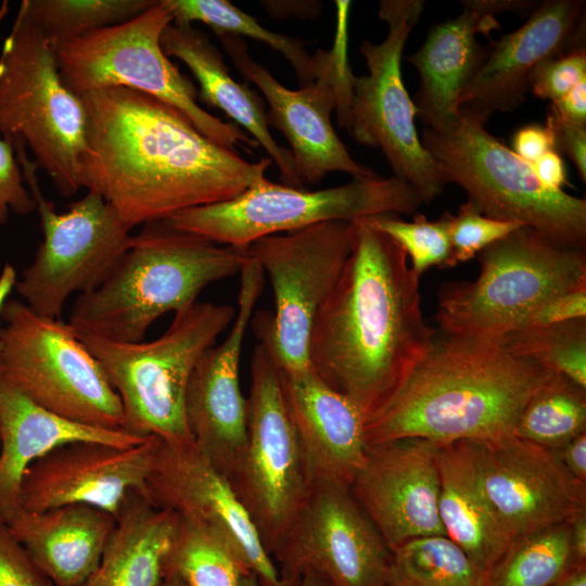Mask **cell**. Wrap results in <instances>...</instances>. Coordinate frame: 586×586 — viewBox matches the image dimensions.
I'll list each match as a JSON object with an SVG mask.
<instances>
[{
  "instance_id": "obj_1",
  "label": "cell",
  "mask_w": 586,
  "mask_h": 586,
  "mask_svg": "<svg viewBox=\"0 0 586 586\" xmlns=\"http://www.w3.org/2000/svg\"><path fill=\"white\" fill-rule=\"evenodd\" d=\"M79 97L88 116L81 187L101 195L129 229L230 200L266 178L272 164L244 160L145 93L110 87Z\"/></svg>"
},
{
  "instance_id": "obj_2",
  "label": "cell",
  "mask_w": 586,
  "mask_h": 586,
  "mask_svg": "<svg viewBox=\"0 0 586 586\" xmlns=\"http://www.w3.org/2000/svg\"><path fill=\"white\" fill-rule=\"evenodd\" d=\"M319 309L308 343L313 370L368 415L436 339L422 316L419 279L404 250L362 218Z\"/></svg>"
},
{
  "instance_id": "obj_3",
  "label": "cell",
  "mask_w": 586,
  "mask_h": 586,
  "mask_svg": "<svg viewBox=\"0 0 586 586\" xmlns=\"http://www.w3.org/2000/svg\"><path fill=\"white\" fill-rule=\"evenodd\" d=\"M551 373L500 342L436 336L426 355L368 415L367 443L512 436L525 405Z\"/></svg>"
},
{
  "instance_id": "obj_4",
  "label": "cell",
  "mask_w": 586,
  "mask_h": 586,
  "mask_svg": "<svg viewBox=\"0 0 586 586\" xmlns=\"http://www.w3.org/2000/svg\"><path fill=\"white\" fill-rule=\"evenodd\" d=\"M246 250L220 245L175 227L143 225L104 282L77 296L68 323L119 342H141L166 313L194 305L209 284L241 272Z\"/></svg>"
},
{
  "instance_id": "obj_5",
  "label": "cell",
  "mask_w": 586,
  "mask_h": 586,
  "mask_svg": "<svg viewBox=\"0 0 586 586\" xmlns=\"http://www.w3.org/2000/svg\"><path fill=\"white\" fill-rule=\"evenodd\" d=\"M234 317L235 309L230 305L196 302L176 313L160 337L136 343L71 327L97 358L118 395L124 430L183 444L192 442L184 410L192 370Z\"/></svg>"
},
{
  "instance_id": "obj_6",
  "label": "cell",
  "mask_w": 586,
  "mask_h": 586,
  "mask_svg": "<svg viewBox=\"0 0 586 586\" xmlns=\"http://www.w3.org/2000/svg\"><path fill=\"white\" fill-rule=\"evenodd\" d=\"M479 276L445 283L436 322L446 336L499 342L548 298L586 285L585 247L522 226L477 254Z\"/></svg>"
},
{
  "instance_id": "obj_7",
  "label": "cell",
  "mask_w": 586,
  "mask_h": 586,
  "mask_svg": "<svg viewBox=\"0 0 586 586\" xmlns=\"http://www.w3.org/2000/svg\"><path fill=\"white\" fill-rule=\"evenodd\" d=\"M420 139L446 184L460 186L482 215L585 247L586 200L544 186L532 164L488 132L484 123L459 111L440 128L423 127Z\"/></svg>"
},
{
  "instance_id": "obj_8",
  "label": "cell",
  "mask_w": 586,
  "mask_h": 586,
  "mask_svg": "<svg viewBox=\"0 0 586 586\" xmlns=\"http://www.w3.org/2000/svg\"><path fill=\"white\" fill-rule=\"evenodd\" d=\"M88 116L63 81L56 54L20 9L0 51V135L29 148L64 198L81 187Z\"/></svg>"
},
{
  "instance_id": "obj_9",
  "label": "cell",
  "mask_w": 586,
  "mask_h": 586,
  "mask_svg": "<svg viewBox=\"0 0 586 586\" xmlns=\"http://www.w3.org/2000/svg\"><path fill=\"white\" fill-rule=\"evenodd\" d=\"M173 23L168 0L155 2L138 16L73 40L55 51L63 81L80 95L90 90L132 89L182 112L208 139L235 151L257 142L234 123L224 122L198 103V90L161 46Z\"/></svg>"
},
{
  "instance_id": "obj_10",
  "label": "cell",
  "mask_w": 586,
  "mask_h": 586,
  "mask_svg": "<svg viewBox=\"0 0 586 586\" xmlns=\"http://www.w3.org/2000/svg\"><path fill=\"white\" fill-rule=\"evenodd\" d=\"M422 204L417 190L395 176L353 178L307 191L262 179L237 196L175 214L177 228L220 245L246 250L254 241L324 221L410 215Z\"/></svg>"
},
{
  "instance_id": "obj_11",
  "label": "cell",
  "mask_w": 586,
  "mask_h": 586,
  "mask_svg": "<svg viewBox=\"0 0 586 586\" xmlns=\"http://www.w3.org/2000/svg\"><path fill=\"white\" fill-rule=\"evenodd\" d=\"M0 318V378L41 407L72 421L124 430L118 395L68 322L24 302L5 301Z\"/></svg>"
},
{
  "instance_id": "obj_12",
  "label": "cell",
  "mask_w": 586,
  "mask_h": 586,
  "mask_svg": "<svg viewBox=\"0 0 586 586\" xmlns=\"http://www.w3.org/2000/svg\"><path fill=\"white\" fill-rule=\"evenodd\" d=\"M40 218L42 241L15 289L35 313L60 319L74 294L101 285L130 246L132 235L114 209L95 192L58 212L39 186L34 161L23 144L13 145Z\"/></svg>"
},
{
  "instance_id": "obj_13",
  "label": "cell",
  "mask_w": 586,
  "mask_h": 586,
  "mask_svg": "<svg viewBox=\"0 0 586 586\" xmlns=\"http://www.w3.org/2000/svg\"><path fill=\"white\" fill-rule=\"evenodd\" d=\"M353 229V221H324L246 247L247 257L268 276L275 298V310L256 313L251 323L281 370L310 367L313 324L351 252Z\"/></svg>"
},
{
  "instance_id": "obj_14",
  "label": "cell",
  "mask_w": 586,
  "mask_h": 586,
  "mask_svg": "<svg viewBox=\"0 0 586 586\" xmlns=\"http://www.w3.org/2000/svg\"><path fill=\"white\" fill-rule=\"evenodd\" d=\"M330 51L316 52L319 69L316 79L297 90L281 85L249 53L245 41L235 35L216 33L234 66L255 84L269 105L267 119L286 138L298 188L319 183L326 175L341 171L353 178L377 175L356 162L336 135L331 113L336 110L342 127L347 128L352 95L346 54V20L340 24Z\"/></svg>"
},
{
  "instance_id": "obj_15",
  "label": "cell",
  "mask_w": 586,
  "mask_h": 586,
  "mask_svg": "<svg viewBox=\"0 0 586 586\" xmlns=\"http://www.w3.org/2000/svg\"><path fill=\"white\" fill-rule=\"evenodd\" d=\"M246 405V444L228 482L272 558L311 482L283 402L280 368L262 343L252 355Z\"/></svg>"
},
{
  "instance_id": "obj_16",
  "label": "cell",
  "mask_w": 586,
  "mask_h": 586,
  "mask_svg": "<svg viewBox=\"0 0 586 586\" xmlns=\"http://www.w3.org/2000/svg\"><path fill=\"white\" fill-rule=\"evenodd\" d=\"M422 0H383L379 16L388 31L380 43L359 44L368 74L354 76L347 130L361 145L380 149L393 176L409 182L422 203L440 195L446 182L417 131V107L405 88L400 60L411 29L424 9Z\"/></svg>"
},
{
  "instance_id": "obj_17",
  "label": "cell",
  "mask_w": 586,
  "mask_h": 586,
  "mask_svg": "<svg viewBox=\"0 0 586 586\" xmlns=\"http://www.w3.org/2000/svg\"><path fill=\"white\" fill-rule=\"evenodd\" d=\"M275 559L285 586L306 573L332 586H387L392 551L349 488L313 482Z\"/></svg>"
},
{
  "instance_id": "obj_18",
  "label": "cell",
  "mask_w": 586,
  "mask_h": 586,
  "mask_svg": "<svg viewBox=\"0 0 586 586\" xmlns=\"http://www.w3.org/2000/svg\"><path fill=\"white\" fill-rule=\"evenodd\" d=\"M238 309L232 328L196 361L186 393L187 425L194 446L228 481L246 444V398L240 386V362L247 327L260 296L265 275L249 258L240 272Z\"/></svg>"
},
{
  "instance_id": "obj_19",
  "label": "cell",
  "mask_w": 586,
  "mask_h": 586,
  "mask_svg": "<svg viewBox=\"0 0 586 586\" xmlns=\"http://www.w3.org/2000/svg\"><path fill=\"white\" fill-rule=\"evenodd\" d=\"M145 498L221 536L260 586H285L228 480L191 443L157 438Z\"/></svg>"
},
{
  "instance_id": "obj_20",
  "label": "cell",
  "mask_w": 586,
  "mask_h": 586,
  "mask_svg": "<svg viewBox=\"0 0 586 586\" xmlns=\"http://www.w3.org/2000/svg\"><path fill=\"white\" fill-rule=\"evenodd\" d=\"M479 446L484 486L510 546L586 508V483L552 449L514 435Z\"/></svg>"
},
{
  "instance_id": "obj_21",
  "label": "cell",
  "mask_w": 586,
  "mask_h": 586,
  "mask_svg": "<svg viewBox=\"0 0 586 586\" xmlns=\"http://www.w3.org/2000/svg\"><path fill=\"white\" fill-rule=\"evenodd\" d=\"M437 445L422 438L368 444L349 489L391 549L444 535L438 514Z\"/></svg>"
},
{
  "instance_id": "obj_22",
  "label": "cell",
  "mask_w": 586,
  "mask_h": 586,
  "mask_svg": "<svg viewBox=\"0 0 586 586\" xmlns=\"http://www.w3.org/2000/svg\"><path fill=\"white\" fill-rule=\"evenodd\" d=\"M157 438L128 448L95 442L60 446L24 473L20 501L26 511L91 506L117 518L133 493L144 495Z\"/></svg>"
},
{
  "instance_id": "obj_23",
  "label": "cell",
  "mask_w": 586,
  "mask_h": 586,
  "mask_svg": "<svg viewBox=\"0 0 586 586\" xmlns=\"http://www.w3.org/2000/svg\"><path fill=\"white\" fill-rule=\"evenodd\" d=\"M585 47V1L546 0L514 31L492 42L489 54L461 92L458 110L482 123L522 104L536 69Z\"/></svg>"
},
{
  "instance_id": "obj_24",
  "label": "cell",
  "mask_w": 586,
  "mask_h": 586,
  "mask_svg": "<svg viewBox=\"0 0 586 586\" xmlns=\"http://www.w3.org/2000/svg\"><path fill=\"white\" fill-rule=\"evenodd\" d=\"M283 402L295 429L310 482L349 488L366 449V415L326 384L311 367L280 369Z\"/></svg>"
},
{
  "instance_id": "obj_25",
  "label": "cell",
  "mask_w": 586,
  "mask_h": 586,
  "mask_svg": "<svg viewBox=\"0 0 586 586\" xmlns=\"http://www.w3.org/2000/svg\"><path fill=\"white\" fill-rule=\"evenodd\" d=\"M146 438L125 430L95 428L63 418L0 378V520L7 523L22 509L20 491L24 473L53 449L75 442L128 448Z\"/></svg>"
},
{
  "instance_id": "obj_26",
  "label": "cell",
  "mask_w": 586,
  "mask_h": 586,
  "mask_svg": "<svg viewBox=\"0 0 586 586\" xmlns=\"http://www.w3.org/2000/svg\"><path fill=\"white\" fill-rule=\"evenodd\" d=\"M7 526L54 586H79L98 568L116 518L86 505L21 509Z\"/></svg>"
},
{
  "instance_id": "obj_27",
  "label": "cell",
  "mask_w": 586,
  "mask_h": 586,
  "mask_svg": "<svg viewBox=\"0 0 586 586\" xmlns=\"http://www.w3.org/2000/svg\"><path fill=\"white\" fill-rule=\"evenodd\" d=\"M457 17L435 24L418 51L406 58L420 75L415 105L424 127L440 128L459 112L461 92L486 61L491 48L476 36L497 25L463 4Z\"/></svg>"
},
{
  "instance_id": "obj_28",
  "label": "cell",
  "mask_w": 586,
  "mask_h": 586,
  "mask_svg": "<svg viewBox=\"0 0 586 586\" xmlns=\"http://www.w3.org/2000/svg\"><path fill=\"white\" fill-rule=\"evenodd\" d=\"M438 514L446 536L484 574L510 543L484 486L479 442L437 445Z\"/></svg>"
},
{
  "instance_id": "obj_29",
  "label": "cell",
  "mask_w": 586,
  "mask_h": 586,
  "mask_svg": "<svg viewBox=\"0 0 586 586\" xmlns=\"http://www.w3.org/2000/svg\"><path fill=\"white\" fill-rule=\"evenodd\" d=\"M161 46L167 56L179 59L191 71L200 98L245 129L277 165L284 184L298 188L291 154L272 137L262 97L232 78L222 53L207 36L191 24L170 23L162 33Z\"/></svg>"
},
{
  "instance_id": "obj_30",
  "label": "cell",
  "mask_w": 586,
  "mask_h": 586,
  "mask_svg": "<svg viewBox=\"0 0 586 586\" xmlns=\"http://www.w3.org/2000/svg\"><path fill=\"white\" fill-rule=\"evenodd\" d=\"M178 517L133 493L116 518V526L95 571L79 586H160Z\"/></svg>"
},
{
  "instance_id": "obj_31",
  "label": "cell",
  "mask_w": 586,
  "mask_h": 586,
  "mask_svg": "<svg viewBox=\"0 0 586 586\" xmlns=\"http://www.w3.org/2000/svg\"><path fill=\"white\" fill-rule=\"evenodd\" d=\"M250 572L228 543L212 530L178 518L164 563V576L187 586H239Z\"/></svg>"
},
{
  "instance_id": "obj_32",
  "label": "cell",
  "mask_w": 586,
  "mask_h": 586,
  "mask_svg": "<svg viewBox=\"0 0 586 586\" xmlns=\"http://www.w3.org/2000/svg\"><path fill=\"white\" fill-rule=\"evenodd\" d=\"M575 566L566 522L513 543L485 573L484 586H552Z\"/></svg>"
},
{
  "instance_id": "obj_33",
  "label": "cell",
  "mask_w": 586,
  "mask_h": 586,
  "mask_svg": "<svg viewBox=\"0 0 586 586\" xmlns=\"http://www.w3.org/2000/svg\"><path fill=\"white\" fill-rule=\"evenodd\" d=\"M586 432V388L551 373L525 405L513 435L556 449Z\"/></svg>"
},
{
  "instance_id": "obj_34",
  "label": "cell",
  "mask_w": 586,
  "mask_h": 586,
  "mask_svg": "<svg viewBox=\"0 0 586 586\" xmlns=\"http://www.w3.org/2000/svg\"><path fill=\"white\" fill-rule=\"evenodd\" d=\"M155 0H23L20 10L42 31L54 51L102 28L125 23Z\"/></svg>"
},
{
  "instance_id": "obj_35",
  "label": "cell",
  "mask_w": 586,
  "mask_h": 586,
  "mask_svg": "<svg viewBox=\"0 0 586 586\" xmlns=\"http://www.w3.org/2000/svg\"><path fill=\"white\" fill-rule=\"evenodd\" d=\"M484 573L447 536H428L392 550V586H484Z\"/></svg>"
},
{
  "instance_id": "obj_36",
  "label": "cell",
  "mask_w": 586,
  "mask_h": 586,
  "mask_svg": "<svg viewBox=\"0 0 586 586\" xmlns=\"http://www.w3.org/2000/svg\"><path fill=\"white\" fill-rule=\"evenodd\" d=\"M173 9V23L200 22L214 33H226L253 38L280 52L292 65L301 86L313 82L318 74L316 54L310 55L305 43L296 38L273 33L262 26L253 16L227 0H168Z\"/></svg>"
},
{
  "instance_id": "obj_37",
  "label": "cell",
  "mask_w": 586,
  "mask_h": 586,
  "mask_svg": "<svg viewBox=\"0 0 586 586\" xmlns=\"http://www.w3.org/2000/svg\"><path fill=\"white\" fill-rule=\"evenodd\" d=\"M499 342L509 353L586 388V318L521 329Z\"/></svg>"
},
{
  "instance_id": "obj_38",
  "label": "cell",
  "mask_w": 586,
  "mask_h": 586,
  "mask_svg": "<svg viewBox=\"0 0 586 586\" xmlns=\"http://www.w3.org/2000/svg\"><path fill=\"white\" fill-rule=\"evenodd\" d=\"M451 214L445 212L435 220L415 214L411 221L398 215L384 214L365 218L370 226L392 238L411 260V270L421 277L430 268L455 267L449 237Z\"/></svg>"
},
{
  "instance_id": "obj_39",
  "label": "cell",
  "mask_w": 586,
  "mask_h": 586,
  "mask_svg": "<svg viewBox=\"0 0 586 586\" xmlns=\"http://www.w3.org/2000/svg\"><path fill=\"white\" fill-rule=\"evenodd\" d=\"M522 225L482 215L474 206L461 204L449 222V237L455 264L468 262L484 249L507 237Z\"/></svg>"
},
{
  "instance_id": "obj_40",
  "label": "cell",
  "mask_w": 586,
  "mask_h": 586,
  "mask_svg": "<svg viewBox=\"0 0 586 586\" xmlns=\"http://www.w3.org/2000/svg\"><path fill=\"white\" fill-rule=\"evenodd\" d=\"M586 80V48L574 49L543 63L534 73L530 90L553 102Z\"/></svg>"
},
{
  "instance_id": "obj_41",
  "label": "cell",
  "mask_w": 586,
  "mask_h": 586,
  "mask_svg": "<svg viewBox=\"0 0 586 586\" xmlns=\"http://www.w3.org/2000/svg\"><path fill=\"white\" fill-rule=\"evenodd\" d=\"M36 211V202L25 183L12 144L0 137V227L11 212L28 215Z\"/></svg>"
},
{
  "instance_id": "obj_42",
  "label": "cell",
  "mask_w": 586,
  "mask_h": 586,
  "mask_svg": "<svg viewBox=\"0 0 586 586\" xmlns=\"http://www.w3.org/2000/svg\"><path fill=\"white\" fill-rule=\"evenodd\" d=\"M0 586H49L48 578L1 520Z\"/></svg>"
},
{
  "instance_id": "obj_43",
  "label": "cell",
  "mask_w": 586,
  "mask_h": 586,
  "mask_svg": "<svg viewBox=\"0 0 586 586\" xmlns=\"http://www.w3.org/2000/svg\"><path fill=\"white\" fill-rule=\"evenodd\" d=\"M581 318H586V285L548 298L525 319L521 329L551 326Z\"/></svg>"
},
{
  "instance_id": "obj_44",
  "label": "cell",
  "mask_w": 586,
  "mask_h": 586,
  "mask_svg": "<svg viewBox=\"0 0 586 586\" xmlns=\"http://www.w3.org/2000/svg\"><path fill=\"white\" fill-rule=\"evenodd\" d=\"M546 124L553 132L556 151L564 153L586 181V126L560 120L547 114Z\"/></svg>"
},
{
  "instance_id": "obj_45",
  "label": "cell",
  "mask_w": 586,
  "mask_h": 586,
  "mask_svg": "<svg viewBox=\"0 0 586 586\" xmlns=\"http://www.w3.org/2000/svg\"><path fill=\"white\" fill-rule=\"evenodd\" d=\"M518 156L530 164L548 151L555 150L553 132L548 124H528L520 127L512 137V149Z\"/></svg>"
},
{
  "instance_id": "obj_46",
  "label": "cell",
  "mask_w": 586,
  "mask_h": 586,
  "mask_svg": "<svg viewBox=\"0 0 586 586\" xmlns=\"http://www.w3.org/2000/svg\"><path fill=\"white\" fill-rule=\"evenodd\" d=\"M547 114L563 122L586 126V80L550 102Z\"/></svg>"
},
{
  "instance_id": "obj_47",
  "label": "cell",
  "mask_w": 586,
  "mask_h": 586,
  "mask_svg": "<svg viewBox=\"0 0 586 586\" xmlns=\"http://www.w3.org/2000/svg\"><path fill=\"white\" fill-rule=\"evenodd\" d=\"M538 180L549 189L563 190L569 184L566 168L560 154L548 151L532 164Z\"/></svg>"
},
{
  "instance_id": "obj_48",
  "label": "cell",
  "mask_w": 586,
  "mask_h": 586,
  "mask_svg": "<svg viewBox=\"0 0 586 586\" xmlns=\"http://www.w3.org/2000/svg\"><path fill=\"white\" fill-rule=\"evenodd\" d=\"M552 450L575 479L586 483V432Z\"/></svg>"
},
{
  "instance_id": "obj_49",
  "label": "cell",
  "mask_w": 586,
  "mask_h": 586,
  "mask_svg": "<svg viewBox=\"0 0 586 586\" xmlns=\"http://www.w3.org/2000/svg\"><path fill=\"white\" fill-rule=\"evenodd\" d=\"M461 3L475 10L483 16H494L499 12H533L540 1L528 0H463Z\"/></svg>"
},
{
  "instance_id": "obj_50",
  "label": "cell",
  "mask_w": 586,
  "mask_h": 586,
  "mask_svg": "<svg viewBox=\"0 0 586 586\" xmlns=\"http://www.w3.org/2000/svg\"><path fill=\"white\" fill-rule=\"evenodd\" d=\"M568 524L575 564L586 565V508L577 511Z\"/></svg>"
},
{
  "instance_id": "obj_51",
  "label": "cell",
  "mask_w": 586,
  "mask_h": 586,
  "mask_svg": "<svg viewBox=\"0 0 586 586\" xmlns=\"http://www.w3.org/2000/svg\"><path fill=\"white\" fill-rule=\"evenodd\" d=\"M239 586H260V584L257 576L254 573L247 572L241 577ZM297 586H332V585L328 581H326L324 578L316 574L306 573L302 576Z\"/></svg>"
},
{
  "instance_id": "obj_52",
  "label": "cell",
  "mask_w": 586,
  "mask_h": 586,
  "mask_svg": "<svg viewBox=\"0 0 586 586\" xmlns=\"http://www.w3.org/2000/svg\"><path fill=\"white\" fill-rule=\"evenodd\" d=\"M552 586H586V565H577Z\"/></svg>"
},
{
  "instance_id": "obj_53",
  "label": "cell",
  "mask_w": 586,
  "mask_h": 586,
  "mask_svg": "<svg viewBox=\"0 0 586 586\" xmlns=\"http://www.w3.org/2000/svg\"><path fill=\"white\" fill-rule=\"evenodd\" d=\"M14 283H15L14 270L13 268L8 266L5 267L2 276L0 277V311Z\"/></svg>"
},
{
  "instance_id": "obj_54",
  "label": "cell",
  "mask_w": 586,
  "mask_h": 586,
  "mask_svg": "<svg viewBox=\"0 0 586 586\" xmlns=\"http://www.w3.org/2000/svg\"><path fill=\"white\" fill-rule=\"evenodd\" d=\"M160 586H187L179 577L175 575H165Z\"/></svg>"
},
{
  "instance_id": "obj_55",
  "label": "cell",
  "mask_w": 586,
  "mask_h": 586,
  "mask_svg": "<svg viewBox=\"0 0 586 586\" xmlns=\"http://www.w3.org/2000/svg\"><path fill=\"white\" fill-rule=\"evenodd\" d=\"M7 2H4V4L2 5L1 8V11H0V20L7 13Z\"/></svg>"
},
{
  "instance_id": "obj_56",
  "label": "cell",
  "mask_w": 586,
  "mask_h": 586,
  "mask_svg": "<svg viewBox=\"0 0 586 586\" xmlns=\"http://www.w3.org/2000/svg\"><path fill=\"white\" fill-rule=\"evenodd\" d=\"M387 586H392V585L387 584Z\"/></svg>"
},
{
  "instance_id": "obj_57",
  "label": "cell",
  "mask_w": 586,
  "mask_h": 586,
  "mask_svg": "<svg viewBox=\"0 0 586 586\" xmlns=\"http://www.w3.org/2000/svg\"><path fill=\"white\" fill-rule=\"evenodd\" d=\"M0 314H1V311H0ZM0 327H1V324H0Z\"/></svg>"
}]
</instances>
